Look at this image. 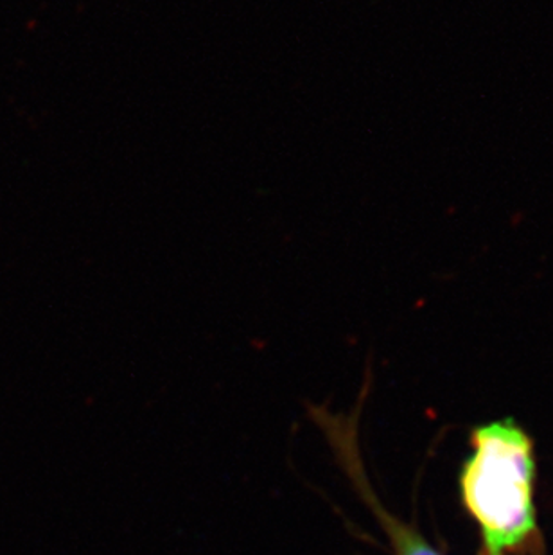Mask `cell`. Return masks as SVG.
<instances>
[{
	"label": "cell",
	"mask_w": 553,
	"mask_h": 555,
	"mask_svg": "<svg viewBox=\"0 0 553 555\" xmlns=\"http://www.w3.org/2000/svg\"><path fill=\"white\" fill-rule=\"evenodd\" d=\"M460 472L465 511L480 530V555H519L539 538L533 502L536 456L530 435L514 420L478 426Z\"/></svg>",
	"instance_id": "obj_1"
},
{
	"label": "cell",
	"mask_w": 553,
	"mask_h": 555,
	"mask_svg": "<svg viewBox=\"0 0 553 555\" xmlns=\"http://www.w3.org/2000/svg\"><path fill=\"white\" fill-rule=\"evenodd\" d=\"M355 489L360 493L361 500H365L366 505L371 507L374 518L382 525L383 532L387 534L390 541L391 551L396 555H442L439 551H435L428 541L424 540L423 534L402 524L401 519H397L394 514L388 513L383 507L382 502L377 500L376 494L371 489V483L366 478H361L355 483Z\"/></svg>",
	"instance_id": "obj_2"
}]
</instances>
